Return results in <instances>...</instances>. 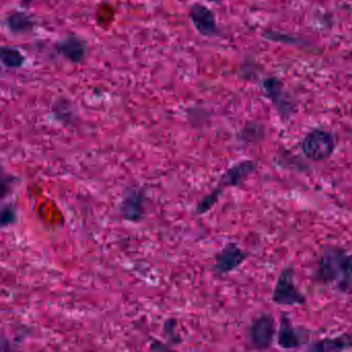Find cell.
I'll return each instance as SVG.
<instances>
[{"mask_svg":"<svg viewBox=\"0 0 352 352\" xmlns=\"http://www.w3.org/2000/svg\"><path fill=\"white\" fill-rule=\"evenodd\" d=\"M318 281L341 294L352 290V253L337 247L323 251L316 271Z\"/></svg>","mask_w":352,"mask_h":352,"instance_id":"cell-1","label":"cell"},{"mask_svg":"<svg viewBox=\"0 0 352 352\" xmlns=\"http://www.w3.org/2000/svg\"><path fill=\"white\" fill-rule=\"evenodd\" d=\"M336 148L335 137L323 129H313L302 142V151L312 162H322L333 154Z\"/></svg>","mask_w":352,"mask_h":352,"instance_id":"cell-2","label":"cell"},{"mask_svg":"<svg viewBox=\"0 0 352 352\" xmlns=\"http://www.w3.org/2000/svg\"><path fill=\"white\" fill-rule=\"evenodd\" d=\"M273 300L280 306H300L306 302L304 294L294 283V270L285 267L280 274L273 292Z\"/></svg>","mask_w":352,"mask_h":352,"instance_id":"cell-3","label":"cell"},{"mask_svg":"<svg viewBox=\"0 0 352 352\" xmlns=\"http://www.w3.org/2000/svg\"><path fill=\"white\" fill-rule=\"evenodd\" d=\"M263 88L267 98L275 107L278 114L283 119H289L296 112V104L286 91L283 83L276 78H267L263 81Z\"/></svg>","mask_w":352,"mask_h":352,"instance_id":"cell-4","label":"cell"},{"mask_svg":"<svg viewBox=\"0 0 352 352\" xmlns=\"http://www.w3.org/2000/svg\"><path fill=\"white\" fill-rule=\"evenodd\" d=\"M188 17L201 36L211 38L219 34L215 14L207 6L201 3L191 6Z\"/></svg>","mask_w":352,"mask_h":352,"instance_id":"cell-5","label":"cell"},{"mask_svg":"<svg viewBox=\"0 0 352 352\" xmlns=\"http://www.w3.org/2000/svg\"><path fill=\"white\" fill-rule=\"evenodd\" d=\"M275 333V320L270 314H263L257 317L249 329L251 343L253 347L259 350L271 347Z\"/></svg>","mask_w":352,"mask_h":352,"instance_id":"cell-6","label":"cell"},{"mask_svg":"<svg viewBox=\"0 0 352 352\" xmlns=\"http://www.w3.org/2000/svg\"><path fill=\"white\" fill-rule=\"evenodd\" d=\"M56 52L73 65H79L85 60L89 52L87 42L76 34H69L57 43Z\"/></svg>","mask_w":352,"mask_h":352,"instance_id":"cell-7","label":"cell"},{"mask_svg":"<svg viewBox=\"0 0 352 352\" xmlns=\"http://www.w3.org/2000/svg\"><path fill=\"white\" fill-rule=\"evenodd\" d=\"M308 341V331L292 324L287 316H282L277 333L278 345L282 349H294Z\"/></svg>","mask_w":352,"mask_h":352,"instance_id":"cell-8","label":"cell"},{"mask_svg":"<svg viewBox=\"0 0 352 352\" xmlns=\"http://www.w3.org/2000/svg\"><path fill=\"white\" fill-rule=\"evenodd\" d=\"M249 253L242 250L240 247L236 244L226 245L219 254L216 256V263L214 270L216 273L220 275L230 273V272L240 267L247 258H248Z\"/></svg>","mask_w":352,"mask_h":352,"instance_id":"cell-9","label":"cell"},{"mask_svg":"<svg viewBox=\"0 0 352 352\" xmlns=\"http://www.w3.org/2000/svg\"><path fill=\"white\" fill-rule=\"evenodd\" d=\"M255 170H256V164L252 160L239 162L224 173L222 178L220 179L218 187L223 190L226 187L238 186L241 183L244 182V180H246V178H248L252 173H254Z\"/></svg>","mask_w":352,"mask_h":352,"instance_id":"cell-10","label":"cell"},{"mask_svg":"<svg viewBox=\"0 0 352 352\" xmlns=\"http://www.w3.org/2000/svg\"><path fill=\"white\" fill-rule=\"evenodd\" d=\"M144 195L141 191L129 189L125 192L121 201V214L129 221H138L141 219L143 214Z\"/></svg>","mask_w":352,"mask_h":352,"instance_id":"cell-11","label":"cell"},{"mask_svg":"<svg viewBox=\"0 0 352 352\" xmlns=\"http://www.w3.org/2000/svg\"><path fill=\"white\" fill-rule=\"evenodd\" d=\"M350 348H352V335L343 333L339 337L327 338L316 342L309 347V349L315 350V351H342Z\"/></svg>","mask_w":352,"mask_h":352,"instance_id":"cell-12","label":"cell"},{"mask_svg":"<svg viewBox=\"0 0 352 352\" xmlns=\"http://www.w3.org/2000/svg\"><path fill=\"white\" fill-rule=\"evenodd\" d=\"M8 28L13 34H24L34 28V22L32 17L24 13H14L7 19Z\"/></svg>","mask_w":352,"mask_h":352,"instance_id":"cell-13","label":"cell"},{"mask_svg":"<svg viewBox=\"0 0 352 352\" xmlns=\"http://www.w3.org/2000/svg\"><path fill=\"white\" fill-rule=\"evenodd\" d=\"M1 63L8 69H20L25 63V57L18 49L6 46L1 48Z\"/></svg>","mask_w":352,"mask_h":352,"instance_id":"cell-14","label":"cell"},{"mask_svg":"<svg viewBox=\"0 0 352 352\" xmlns=\"http://www.w3.org/2000/svg\"><path fill=\"white\" fill-rule=\"evenodd\" d=\"M221 193L222 189L217 186V188L214 189L212 193H210L208 197H206L205 199L197 205L195 212H197V214H204L209 211V210L215 205L216 201H218Z\"/></svg>","mask_w":352,"mask_h":352,"instance_id":"cell-15","label":"cell"},{"mask_svg":"<svg viewBox=\"0 0 352 352\" xmlns=\"http://www.w3.org/2000/svg\"><path fill=\"white\" fill-rule=\"evenodd\" d=\"M15 211H14L12 208H3V216H1V219H3V226H9V224H11L12 222L15 221Z\"/></svg>","mask_w":352,"mask_h":352,"instance_id":"cell-16","label":"cell"},{"mask_svg":"<svg viewBox=\"0 0 352 352\" xmlns=\"http://www.w3.org/2000/svg\"><path fill=\"white\" fill-rule=\"evenodd\" d=\"M208 1H209V3H220V1H221V0H208Z\"/></svg>","mask_w":352,"mask_h":352,"instance_id":"cell-17","label":"cell"}]
</instances>
